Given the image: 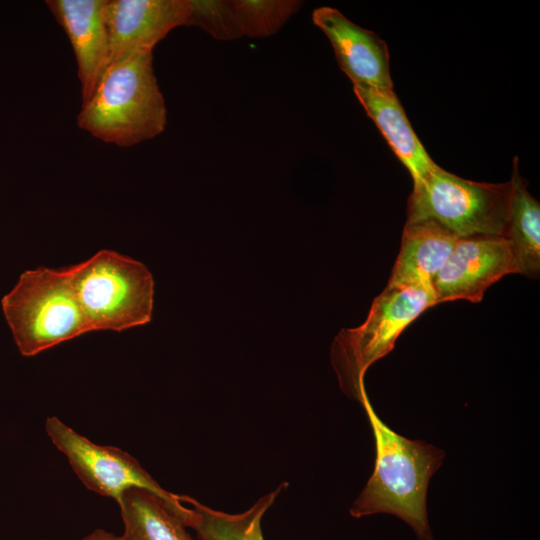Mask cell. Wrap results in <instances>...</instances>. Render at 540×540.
Returning <instances> with one entry per match:
<instances>
[{
	"instance_id": "cell-4",
	"label": "cell",
	"mask_w": 540,
	"mask_h": 540,
	"mask_svg": "<svg viewBox=\"0 0 540 540\" xmlns=\"http://www.w3.org/2000/svg\"><path fill=\"white\" fill-rule=\"evenodd\" d=\"M69 269L90 332H121L151 321L154 279L142 262L103 249Z\"/></svg>"
},
{
	"instance_id": "cell-11",
	"label": "cell",
	"mask_w": 540,
	"mask_h": 540,
	"mask_svg": "<svg viewBox=\"0 0 540 540\" xmlns=\"http://www.w3.org/2000/svg\"><path fill=\"white\" fill-rule=\"evenodd\" d=\"M107 0H47L75 55L82 102L95 90L110 63L105 19Z\"/></svg>"
},
{
	"instance_id": "cell-5",
	"label": "cell",
	"mask_w": 540,
	"mask_h": 540,
	"mask_svg": "<svg viewBox=\"0 0 540 540\" xmlns=\"http://www.w3.org/2000/svg\"><path fill=\"white\" fill-rule=\"evenodd\" d=\"M435 304L432 288L387 284L374 299L365 321L341 330L332 343L331 362L342 391L361 403L367 369L386 356L403 330Z\"/></svg>"
},
{
	"instance_id": "cell-3",
	"label": "cell",
	"mask_w": 540,
	"mask_h": 540,
	"mask_svg": "<svg viewBox=\"0 0 540 540\" xmlns=\"http://www.w3.org/2000/svg\"><path fill=\"white\" fill-rule=\"evenodd\" d=\"M1 308L18 351L35 356L90 332L69 267H39L21 273Z\"/></svg>"
},
{
	"instance_id": "cell-9",
	"label": "cell",
	"mask_w": 540,
	"mask_h": 540,
	"mask_svg": "<svg viewBox=\"0 0 540 540\" xmlns=\"http://www.w3.org/2000/svg\"><path fill=\"white\" fill-rule=\"evenodd\" d=\"M190 17V0H107L110 63L131 53L153 52L170 31L190 26Z\"/></svg>"
},
{
	"instance_id": "cell-18",
	"label": "cell",
	"mask_w": 540,
	"mask_h": 540,
	"mask_svg": "<svg viewBox=\"0 0 540 540\" xmlns=\"http://www.w3.org/2000/svg\"><path fill=\"white\" fill-rule=\"evenodd\" d=\"M190 26L218 40L241 38L232 0H190Z\"/></svg>"
},
{
	"instance_id": "cell-14",
	"label": "cell",
	"mask_w": 540,
	"mask_h": 540,
	"mask_svg": "<svg viewBox=\"0 0 540 540\" xmlns=\"http://www.w3.org/2000/svg\"><path fill=\"white\" fill-rule=\"evenodd\" d=\"M511 199L504 237L515 254L519 273L537 277L540 271V205L529 193L514 158Z\"/></svg>"
},
{
	"instance_id": "cell-7",
	"label": "cell",
	"mask_w": 540,
	"mask_h": 540,
	"mask_svg": "<svg viewBox=\"0 0 540 540\" xmlns=\"http://www.w3.org/2000/svg\"><path fill=\"white\" fill-rule=\"evenodd\" d=\"M45 431L88 490L110 497L117 504L128 489L148 490L164 499L183 522L187 506L181 495L163 489L128 452L118 447L96 444L56 416L46 419Z\"/></svg>"
},
{
	"instance_id": "cell-19",
	"label": "cell",
	"mask_w": 540,
	"mask_h": 540,
	"mask_svg": "<svg viewBox=\"0 0 540 540\" xmlns=\"http://www.w3.org/2000/svg\"><path fill=\"white\" fill-rule=\"evenodd\" d=\"M80 540H127L123 535L117 536L111 532H108L104 529H95L90 534L84 536Z\"/></svg>"
},
{
	"instance_id": "cell-16",
	"label": "cell",
	"mask_w": 540,
	"mask_h": 540,
	"mask_svg": "<svg viewBox=\"0 0 540 540\" xmlns=\"http://www.w3.org/2000/svg\"><path fill=\"white\" fill-rule=\"evenodd\" d=\"M287 485L282 483L272 492L259 498L248 510L238 514L214 510L189 496L182 495L190 508L186 526L195 530L199 540H264L262 518Z\"/></svg>"
},
{
	"instance_id": "cell-15",
	"label": "cell",
	"mask_w": 540,
	"mask_h": 540,
	"mask_svg": "<svg viewBox=\"0 0 540 540\" xmlns=\"http://www.w3.org/2000/svg\"><path fill=\"white\" fill-rule=\"evenodd\" d=\"M118 505L127 540H195L166 501L148 490L128 489Z\"/></svg>"
},
{
	"instance_id": "cell-8",
	"label": "cell",
	"mask_w": 540,
	"mask_h": 540,
	"mask_svg": "<svg viewBox=\"0 0 540 540\" xmlns=\"http://www.w3.org/2000/svg\"><path fill=\"white\" fill-rule=\"evenodd\" d=\"M513 273H519V267L505 237L458 239L432 282L436 304L455 300L478 303L492 284Z\"/></svg>"
},
{
	"instance_id": "cell-6",
	"label": "cell",
	"mask_w": 540,
	"mask_h": 540,
	"mask_svg": "<svg viewBox=\"0 0 540 540\" xmlns=\"http://www.w3.org/2000/svg\"><path fill=\"white\" fill-rule=\"evenodd\" d=\"M511 181L484 183L456 176L436 166L414 184L407 221L432 220L458 239L503 236L511 199Z\"/></svg>"
},
{
	"instance_id": "cell-2",
	"label": "cell",
	"mask_w": 540,
	"mask_h": 540,
	"mask_svg": "<svg viewBox=\"0 0 540 540\" xmlns=\"http://www.w3.org/2000/svg\"><path fill=\"white\" fill-rule=\"evenodd\" d=\"M77 126L93 137L130 147L161 134L167 109L153 70L152 51L111 62L91 96L82 102Z\"/></svg>"
},
{
	"instance_id": "cell-20",
	"label": "cell",
	"mask_w": 540,
	"mask_h": 540,
	"mask_svg": "<svg viewBox=\"0 0 540 540\" xmlns=\"http://www.w3.org/2000/svg\"><path fill=\"white\" fill-rule=\"evenodd\" d=\"M46 540V539H45Z\"/></svg>"
},
{
	"instance_id": "cell-17",
	"label": "cell",
	"mask_w": 540,
	"mask_h": 540,
	"mask_svg": "<svg viewBox=\"0 0 540 540\" xmlns=\"http://www.w3.org/2000/svg\"><path fill=\"white\" fill-rule=\"evenodd\" d=\"M239 31L251 38L278 32L303 6L299 0H232Z\"/></svg>"
},
{
	"instance_id": "cell-13",
	"label": "cell",
	"mask_w": 540,
	"mask_h": 540,
	"mask_svg": "<svg viewBox=\"0 0 540 540\" xmlns=\"http://www.w3.org/2000/svg\"><path fill=\"white\" fill-rule=\"evenodd\" d=\"M458 238L432 220L406 221L388 285L423 286L432 282Z\"/></svg>"
},
{
	"instance_id": "cell-12",
	"label": "cell",
	"mask_w": 540,
	"mask_h": 540,
	"mask_svg": "<svg viewBox=\"0 0 540 540\" xmlns=\"http://www.w3.org/2000/svg\"><path fill=\"white\" fill-rule=\"evenodd\" d=\"M354 93L390 148L407 168L413 184L423 180L437 164L413 130L394 90L353 86Z\"/></svg>"
},
{
	"instance_id": "cell-10",
	"label": "cell",
	"mask_w": 540,
	"mask_h": 540,
	"mask_svg": "<svg viewBox=\"0 0 540 540\" xmlns=\"http://www.w3.org/2000/svg\"><path fill=\"white\" fill-rule=\"evenodd\" d=\"M312 20L329 39L340 69L353 86L393 89L388 48L378 35L328 6L316 8Z\"/></svg>"
},
{
	"instance_id": "cell-1",
	"label": "cell",
	"mask_w": 540,
	"mask_h": 540,
	"mask_svg": "<svg viewBox=\"0 0 540 540\" xmlns=\"http://www.w3.org/2000/svg\"><path fill=\"white\" fill-rule=\"evenodd\" d=\"M363 405L375 439V466L350 515L362 518L391 514L403 520L417 540H435L427 515V489L444 452L424 441L407 439L390 429L375 413L367 393Z\"/></svg>"
}]
</instances>
